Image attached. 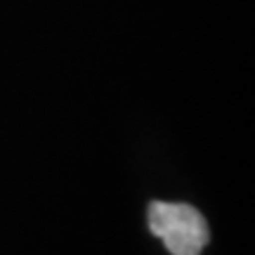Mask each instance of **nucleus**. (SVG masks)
<instances>
[{
    "mask_svg": "<svg viewBox=\"0 0 255 255\" xmlns=\"http://www.w3.org/2000/svg\"><path fill=\"white\" fill-rule=\"evenodd\" d=\"M149 229L163 241L168 253L173 255H201L208 246L210 229L206 218L189 203H149Z\"/></svg>",
    "mask_w": 255,
    "mask_h": 255,
    "instance_id": "f257e3e1",
    "label": "nucleus"
}]
</instances>
